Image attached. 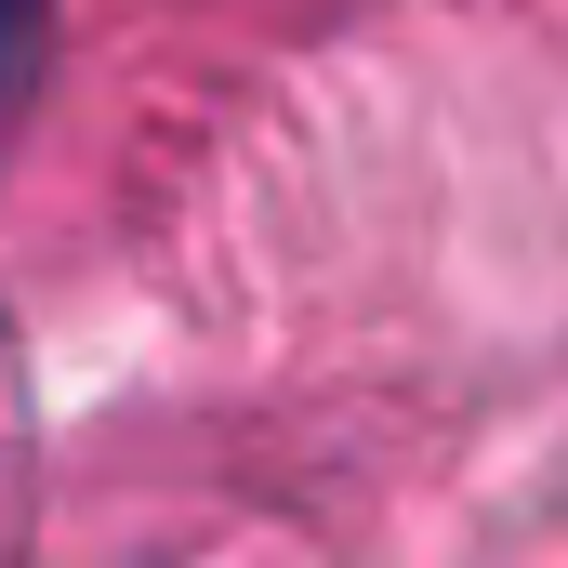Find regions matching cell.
<instances>
[{
	"label": "cell",
	"mask_w": 568,
	"mask_h": 568,
	"mask_svg": "<svg viewBox=\"0 0 568 568\" xmlns=\"http://www.w3.org/2000/svg\"><path fill=\"white\" fill-rule=\"evenodd\" d=\"M27 80H40V0H0V120H13Z\"/></svg>",
	"instance_id": "obj_1"
}]
</instances>
